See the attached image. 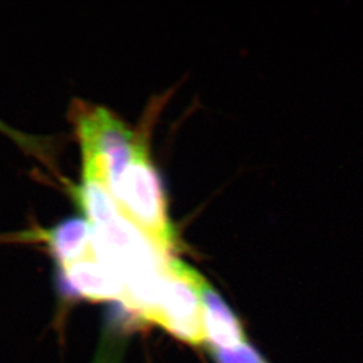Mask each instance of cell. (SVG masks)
Returning <instances> with one entry per match:
<instances>
[{
	"instance_id": "8992f818",
	"label": "cell",
	"mask_w": 363,
	"mask_h": 363,
	"mask_svg": "<svg viewBox=\"0 0 363 363\" xmlns=\"http://www.w3.org/2000/svg\"><path fill=\"white\" fill-rule=\"evenodd\" d=\"M38 237L48 245L59 267L82 260L94 254L92 226L85 218H69Z\"/></svg>"
},
{
	"instance_id": "52a82bcc",
	"label": "cell",
	"mask_w": 363,
	"mask_h": 363,
	"mask_svg": "<svg viewBox=\"0 0 363 363\" xmlns=\"http://www.w3.org/2000/svg\"><path fill=\"white\" fill-rule=\"evenodd\" d=\"M216 363H268L257 350L247 342L233 348H218L209 346Z\"/></svg>"
},
{
	"instance_id": "ba28073f",
	"label": "cell",
	"mask_w": 363,
	"mask_h": 363,
	"mask_svg": "<svg viewBox=\"0 0 363 363\" xmlns=\"http://www.w3.org/2000/svg\"><path fill=\"white\" fill-rule=\"evenodd\" d=\"M0 133L4 134L5 137L10 138L18 146H21L26 151H31L35 155H40L45 152L44 148L41 147L40 141H37L35 138L25 135L24 133L13 130L3 121H0Z\"/></svg>"
},
{
	"instance_id": "6da1fadb",
	"label": "cell",
	"mask_w": 363,
	"mask_h": 363,
	"mask_svg": "<svg viewBox=\"0 0 363 363\" xmlns=\"http://www.w3.org/2000/svg\"><path fill=\"white\" fill-rule=\"evenodd\" d=\"M112 196L121 216L159 250L171 255L177 246V235L168 218L162 182L143 141Z\"/></svg>"
},
{
	"instance_id": "5b68a950",
	"label": "cell",
	"mask_w": 363,
	"mask_h": 363,
	"mask_svg": "<svg viewBox=\"0 0 363 363\" xmlns=\"http://www.w3.org/2000/svg\"><path fill=\"white\" fill-rule=\"evenodd\" d=\"M60 269L71 289L82 298L93 301L121 300L123 284L96 254Z\"/></svg>"
},
{
	"instance_id": "3957f363",
	"label": "cell",
	"mask_w": 363,
	"mask_h": 363,
	"mask_svg": "<svg viewBox=\"0 0 363 363\" xmlns=\"http://www.w3.org/2000/svg\"><path fill=\"white\" fill-rule=\"evenodd\" d=\"M201 279L196 269L172 257L155 308L146 321L160 325L189 345H201L205 341L199 294Z\"/></svg>"
},
{
	"instance_id": "277c9868",
	"label": "cell",
	"mask_w": 363,
	"mask_h": 363,
	"mask_svg": "<svg viewBox=\"0 0 363 363\" xmlns=\"http://www.w3.org/2000/svg\"><path fill=\"white\" fill-rule=\"evenodd\" d=\"M202 325L209 346L233 348L246 342L242 325L219 293L202 277L199 284Z\"/></svg>"
},
{
	"instance_id": "7a4b0ae2",
	"label": "cell",
	"mask_w": 363,
	"mask_h": 363,
	"mask_svg": "<svg viewBox=\"0 0 363 363\" xmlns=\"http://www.w3.org/2000/svg\"><path fill=\"white\" fill-rule=\"evenodd\" d=\"M72 121L82 148V171L98 175L112 194L133 158L139 137L111 111L92 104H74Z\"/></svg>"
},
{
	"instance_id": "9c48e42d",
	"label": "cell",
	"mask_w": 363,
	"mask_h": 363,
	"mask_svg": "<svg viewBox=\"0 0 363 363\" xmlns=\"http://www.w3.org/2000/svg\"><path fill=\"white\" fill-rule=\"evenodd\" d=\"M121 350L123 345L121 336H107L103 340L94 363H121Z\"/></svg>"
}]
</instances>
